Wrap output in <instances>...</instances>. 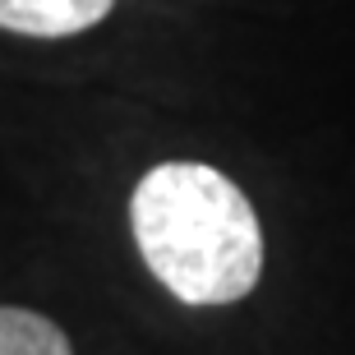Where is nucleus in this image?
Masks as SVG:
<instances>
[{
    "label": "nucleus",
    "instance_id": "1",
    "mask_svg": "<svg viewBox=\"0 0 355 355\" xmlns=\"http://www.w3.org/2000/svg\"><path fill=\"white\" fill-rule=\"evenodd\" d=\"M130 231L148 272L180 304L245 300L263 277V226L250 194L203 162H162L130 194Z\"/></svg>",
    "mask_w": 355,
    "mask_h": 355
},
{
    "label": "nucleus",
    "instance_id": "3",
    "mask_svg": "<svg viewBox=\"0 0 355 355\" xmlns=\"http://www.w3.org/2000/svg\"><path fill=\"white\" fill-rule=\"evenodd\" d=\"M0 355H74V346L55 318L24 304H0Z\"/></svg>",
    "mask_w": 355,
    "mask_h": 355
},
{
    "label": "nucleus",
    "instance_id": "2",
    "mask_svg": "<svg viewBox=\"0 0 355 355\" xmlns=\"http://www.w3.org/2000/svg\"><path fill=\"white\" fill-rule=\"evenodd\" d=\"M116 10V0H0V33L19 37H74Z\"/></svg>",
    "mask_w": 355,
    "mask_h": 355
}]
</instances>
